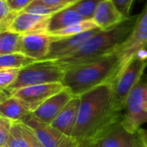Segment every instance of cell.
I'll use <instances>...</instances> for the list:
<instances>
[{
    "mask_svg": "<svg viewBox=\"0 0 147 147\" xmlns=\"http://www.w3.org/2000/svg\"><path fill=\"white\" fill-rule=\"evenodd\" d=\"M13 122L6 118L0 117V146L7 145Z\"/></svg>",
    "mask_w": 147,
    "mask_h": 147,
    "instance_id": "obj_27",
    "label": "cell"
},
{
    "mask_svg": "<svg viewBox=\"0 0 147 147\" xmlns=\"http://www.w3.org/2000/svg\"><path fill=\"white\" fill-rule=\"evenodd\" d=\"M30 114L29 109L13 96L0 101V117L6 118L13 123L22 121Z\"/></svg>",
    "mask_w": 147,
    "mask_h": 147,
    "instance_id": "obj_17",
    "label": "cell"
},
{
    "mask_svg": "<svg viewBox=\"0 0 147 147\" xmlns=\"http://www.w3.org/2000/svg\"><path fill=\"white\" fill-rule=\"evenodd\" d=\"M100 30L101 29L99 28H96L94 29L74 36L53 39L51 43L49 54L46 59L58 60L72 54L78 49H79V47L87 40H89L91 36L98 33Z\"/></svg>",
    "mask_w": 147,
    "mask_h": 147,
    "instance_id": "obj_12",
    "label": "cell"
},
{
    "mask_svg": "<svg viewBox=\"0 0 147 147\" xmlns=\"http://www.w3.org/2000/svg\"><path fill=\"white\" fill-rule=\"evenodd\" d=\"M47 4L52 5V6H61V7H69L75 3H77L79 0H40Z\"/></svg>",
    "mask_w": 147,
    "mask_h": 147,
    "instance_id": "obj_31",
    "label": "cell"
},
{
    "mask_svg": "<svg viewBox=\"0 0 147 147\" xmlns=\"http://www.w3.org/2000/svg\"><path fill=\"white\" fill-rule=\"evenodd\" d=\"M65 88L63 83L44 84L20 89L15 91L12 96L20 100L33 113L47 100Z\"/></svg>",
    "mask_w": 147,
    "mask_h": 147,
    "instance_id": "obj_10",
    "label": "cell"
},
{
    "mask_svg": "<svg viewBox=\"0 0 147 147\" xmlns=\"http://www.w3.org/2000/svg\"><path fill=\"white\" fill-rule=\"evenodd\" d=\"M121 120L110 124L84 142L90 147H142L137 133L134 134L127 131Z\"/></svg>",
    "mask_w": 147,
    "mask_h": 147,
    "instance_id": "obj_8",
    "label": "cell"
},
{
    "mask_svg": "<svg viewBox=\"0 0 147 147\" xmlns=\"http://www.w3.org/2000/svg\"><path fill=\"white\" fill-rule=\"evenodd\" d=\"M74 96L66 87L42 103L32 115L40 122L52 124Z\"/></svg>",
    "mask_w": 147,
    "mask_h": 147,
    "instance_id": "obj_11",
    "label": "cell"
},
{
    "mask_svg": "<svg viewBox=\"0 0 147 147\" xmlns=\"http://www.w3.org/2000/svg\"><path fill=\"white\" fill-rule=\"evenodd\" d=\"M114 2L120 11L123 14L125 18H128L131 16L130 11L134 0H114Z\"/></svg>",
    "mask_w": 147,
    "mask_h": 147,
    "instance_id": "obj_28",
    "label": "cell"
},
{
    "mask_svg": "<svg viewBox=\"0 0 147 147\" xmlns=\"http://www.w3.org/2000/svg\"><path fill=\"white\" fill-rule=\"evenodd\" d=\"M22 122L26 124L45 147H78L80 142L72 136H68L50 124L37 121L32 113L26 116Z\"/></svg>",
    "mask_w": 147,
    "mask_h": 147,
    "instance_id": "obj_9",
    "label": "cell"
},
{
    "mask_svg": "<svg viewBox=\"0 0 147 147\" xmlns=\"http://www.w3.org/2000/svg\"><path fill=\"white\" fill-rule=\"evenodd\" d=\"M9 147H29V140L22 122H14L7 142Z\"/></svg>",
    "mask_w": 147,
    "mask_h": 147,
    "instance_id": "obj_22",
    "label": "cell"
},
{
    "mask_svg": "<svg viewBox=\"0 0 147 147\" xmlns=\"http://www.w3.org/2000/svg\"><path fill=\"white\" fill-rule=\"evenodd\" d=\"M84 20H87V19H85L84 16H82L71 5V6L60 10L59 12L53 15L50 17L48 33L65 28L66 27H69L71 25L83 22Z\"/></svg>",
    "mask_w": 147,
    "mask_h": 147,
    "instance_id": "obj_18",
    "label": "cell"
},
{
    "mask_svg": "<svg viewBox=\"0 0 147 147\" xmlns=\"http://www.w3.org/2000/svg\"><path fill=\"white\" fill-rule=\"evenodd\" d=\"M21 52V34L12 30L0 32V55Z\"/></svg>",
    "mask_w": 147,
    "mask_h": 147,
    "instance_id": "obj_19",
    "label": "cell"
},
{
    "mask_svg": "<svg viewBox=\"0 0 147 147\" xmlns=\"http://www.w3.org/2000/svg\"><path fill=\"white\" fill-rule=\"evenodd\" d=\"M35 60L28 57L24 53L18 52L9 54L0 55V69L3 68H15L20 69L34 63Z\"/></svg>",
    "mask_w": 147,
    "mask_h": 147,
    "instance_id": "obj_21",
    "label": "cell"
},
{
    "mask_svg": "<svg viewBox=\"0 0 147 147\" xmlns=\"http://www.w3.org/2000/svg\"><path fill=\"white\" fill-rule=\"evenodd\" d=\"M142 147H144V146H143V145H142Z\"/></svg>",
    "mask_w": 147,
    "mask_h": 147,
    "instance_id": "obj_37",
    "label": "cell"
},
{
    "mask_svg": "<svg viewBox=\"0 0 147 147\" xmlns=\"http://www.w3.org/2000/svg\"><path fill=\"white\" fill-rule=\"evenodd\" d=\"M78 147H90V146H89V145H88L87 143H85V142H80V144L78 145Z\"/></svg>",
    "mask_w": 147,
    "mask_h": 147,
    "instance_id": "obj_33",
    "label": "cell"
},
{
    "mask_svg": "<svg viewBox=\"0 0 147 147\" xmlns=\"http://www.w3.org/2000/svg\"><path fill=\"white\" fill-rule=\"evenodd\" d=\"M147 67V51L140 52L111 83L113 93V108L115 111L123 112L127 99L139 83Z\"/></svg>",
    "mask_w": 147,
    "mask_h": 147,
    "instance_id": "obj_5",
    "label": "cell"
},
{
    "mask_svg": "<svg viewBox=\"0 0 147 147\" xmlns=\"http://www.w3.org/2000/svg\"><path fill=\"white\" fill-rule=\"evenodd\" d=\"M137 134L143 145L144 147H147V129H144V128H140Z\"/></svg>",
    "mask_w": 147,
    "mask_h": 147,
    "instance_id": "obj_32",
    "label": "cell"
},
{
    "mask_svg": "<svg viewBox=\"0 0 147 147\" xmlns=\"http://www.w3.org/2000/svg\"><path fill=\"white\" fill-rule=\"evenodd\" d=\"M122 114L121 123L131 134H136L147 123V74L131 90Z\"/></svg>",
    "mask_w": 147,
    "mask_h": 147,
    "instance_id": "obj_6",
    "label": "cell"
},
{
    "mask_svg": "<svg viewBox=\"0 0 147 147\" xmlns=\"http://www.w3.org/2000/svg\"><path fill=\"white\" fill-rule=\"evenodd\" d=\"M102 0H79L71 7L85 19H92L98 3Z\"/></svg>",
    "mask_w": 147,
    "mask_h": 147,
    "instance_id": "obj_25",
    "label": "cell"
},
{
    "mask_svg": "<svg viewBox=\"0 0 147 147\" xmlns=\"http://www.w3.org/2000/svg\"><path fill=\"white\" fill-rule=\"evenodd\" d=\"M53 38L48 33H33L21 34V53L40 61L47 59Z\"/></svg>",
    "mask_w": 147,
    "mask_h": 147,
    "instance_id": "obj_13",
    "label": "cell"
},
{
    "mask_svg": "<svg viewBox=\"0 0 147 147\" xmlns=\"http://www.w3.org/2000/svg\"><path fill=\"white\" fill-rule=\"evenodd\" d=\"M113 108L111 84H104L80 96L79 115L73 137L79 142L91 139L110 124L122 119Z\"/></svg>",
    "mask_w": 147,
    "mask_h": 147,
    "instance_id": "obj_1",
    "label": "cell"
},
{
    "mask_svg": "<svg viewBox=\"0 0 147 147\" xmlns=\"http://www.w3.org/2000/svg\"><path fill=\"white\" fill-rule=\"evenodd\" d=\"M50 17L48 16H40L22 11L15 17L9 30L20 34L48 33Z\"/></svg>",
    "mask_w": 147,
    "mask_h": 147,
    "instance_id": "obj_14",
    "label": "cell"
},
{
    "mask_svg": "<svg viewBox=\"0 0 147 147\" xmlns=\"http://www.w3.org/2000/svg\"><path fill=\"white\" fill-rule=\"evenodd\" d=\"M146 45L147 10L145 8L143 12L140 14V16L132 33L117 49L119 55V66L117 68L114 80L134 57H136L140 52L146 49Z\"/></svg>",
    "mask_w": 147,
    "mask_h": 147,
    "instance_id": "obj_7",
    "label": "cell"
},
{
    "mask_svg": "<svg viewBox=\"0 0 147 147\" xmlns=\"http://www.w3.org/2000/svg\"><path fill=\"white\" fill-rule=\"evenodd\" d=\"M146 10H147V5H146Z\"/></svg>",
    "mask_w": 147,
    "mask_h": 147,
    "instance_id": "obj_36",
    "label": "cell"
},
{
    "mask_svg": "<svg viewBox=\"0 0 147 147\" xmlns=\"http://www.w3.org/2000/svg\"><path fill=\"white\" fill-rule=\"evenodd\" d=\"M17 14L18 12L11 9L7 0H0V32L9 30L10 26Z\"/></svg>",
    "mask_w": 147,
    "mask_h": 147,
    "instance_id": "obj_24",
    "label": "cell"
},
{
    "mask_svg": "<svg viewBox=\"0 0 147 147\" xmlns=\"http://www.w3.org/2000/svg\"><path fill=\"white\" fill-rule=\"evenodd\" d=\"M20 69L3 68L0 69V90H6L12 86L16 81Z\"/></svg>",
    "mask_w": 147,
    "mask_h": 147,
    "instance_id": "obj_26",
    "label": "cell"
},
{
    "mask_svg": "<svg viewBox=\"0 0 147 147\" xmlns=\"http://www.w3.org/2000/svg\"><path fill=\"white\" fill-rule=\"evenodd\" d=\"M65 9V7L61 6H52L47 4L40 0H34L32 3H30L23 11L32 14H37L40 16H52L53 15L59 12L60 10Z\"/></svg>",
    "mask_w": 147,
    "mask_h": 147,
    "instance_id": "obj_23",
    "label": "cell"
},
{
    "mask_svg": "<svg viewBox=\"0 0 147 147\" xmlns=\"http://www.w3.org/2000/svg\"><path fill=\"white\" fill-rule=\"evenodd\" d=\"M146 51H147V45H146V49H145Z\"/></svg>",
    "mask_w": 147,
    "mask_h": 147,
    "instance_id": "obj_35",
    "label": "cell"
},
{
    "mask_svg": "<svg viewBox=\"0 0 147 147\" xmlns=\"http://www.w3.org/2000/svg\"><path fill=\"white\" fill-rule=\"evenodd\" d=\"M119 66L117 50L97 59L65 70L63 84L74 95H81L104 84H111Z\"/></svg>",
    "mask_w": 147,
    "mask_h": 147,
    "instance_id": "obj_3",
    "label": "cell"
},
{
    "mask_svg": "<svg viewBox=\"0 0 147 147\" xmlns=\"http://www.w3.org/2000/svg\"><path fill=\"white\" fill-rule=\"evenodd\" d=\"M80 108V96H74L63 109L52 125L59 132L73 137V133L77 126Z\"/></svg>",
    "mask_w": 147,
    "mask_h": 147,
    "instance_id": "obj_16",
    "label": "cell"
},
{
    "mask_svg": "<svg viewBox=\"0 0 147 147\" xmlns=\"http://www.w3.org/2000/svg\"><path fill=\"white\" fill-rule=\"evenodd\" d=\"M125 16L117 8L114 0H102L92 18L95 24L102 31L111 29L125 20Z\"/></svg>",
    "mask_w": 147,
    "mask_h": 147,
    "instance_id": "obj_15",
    "label": "cell"
},
{
    "mask_svg": "<svg viewBox=\"0 0 147 147\" xmlns=\"http://www.w3.org/2000/svg\"><path fill=\"white\" fill-rule=\"evenodd\" d=\"M97 28V26L95 24L92 19H87L83 22H78L76 24L71 25L69 27H66L65 28L50 32L48 33L53 39H59V38H66L70 36H74L77 34H83L84 32L90 31L91 29H94Z\"/></svg>",
    "mask_w": 147,
    "mask_h": 147,
    "instance_id": "obj_20",
    "label": "cell"
},
{
    "mask_svg": "<svg viewBox=\"0 0 147 147\" xmlns=\"http://www.w3.org/2000/svg\"><path fill=\"white\" fill-rule=\"evenodd\" d=\"M0 147H9L7 145H5V146H0Z\"/></svg>",
    "mask_w": 147,
    "mask_h": 147,
    "instance_id": "obj_34",
    "label": "cell"
},
{
    "mask_svg": "<svg viewBox=\"0 0 147 147\" xmlns=\"http://www.w3.org/2000/svg\"><path fill=\"white\" fill-rule=\"evenodd\" d=\"M34 1V0H7L11 9L18 13L23 11Z\"/></svg>",
    "mask_w": 147,
    "mask_h": 147,
    "instance_id": "obj_29",
    "label": "cell"
},
{
    "mask_svg": "<svg viewBox=\"0 0 147 147\" xmlns=\"http://www.w3.org/2000/svg\"><path fill=\"white\" fill-rule=\"evenodd\" d=\"M65 71L55 60H40L22 68L15 84L6 90H0L1 101L22 88L51 83H63Z\"/></svg>",
    "mask_w": 147,
    "mask_h": 147,
    "instance_id": "obj_4",
    "label": "cell"
},
{
    "mask_svg": "<svg viewBox=\"0 0 147 147\" xmlns=\"http://www.w3.org/2000/svg\"><path fill=\"white\" fill-rule=\"evenodd\" d=\"M140 16V14L131 16L111 29L100 30L87 40L75 53L55 61L65 71L71 66L97 59L116 51L132 33Z\"/></svg>",
    "mask_w": 147,
    "mask_h": 147,
    "instance_id": "obj_2",
    "label": "cell"
},
{
    "mask_svg": "<svg viewBox=\"0 0 147 147\" xmlns=\"http://www.w3.org/2000/svg\"><path fill=\"white\" fill-rule=\"evenodd\" d=\"M23 125H24L25 131L27 133V135H28V140H29V147H45L40 143V141L37 139V137L34 135V132L26 124L23 123Z\"/></svg>",
    "mask_w": 147,
    "mask_h": 147,
    "instance_id": "obj_30",
    "label": "cell"
}]
</instances>
